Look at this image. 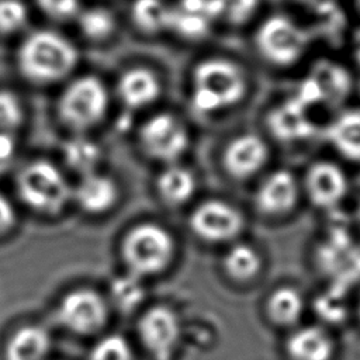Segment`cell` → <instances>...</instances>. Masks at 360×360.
Wrapping results in <instances>:
<instances>
[{
  "mask_svg": "<svg viewBox=\"0 0 360 360\" xmlns=\"http://www.w3.org/2000/svg\"><path fill=\"white\" fill-rule=\"evenodd\" d=\"M245 70L228 58L201 60L191 76V104L198 112L215 114L236 105L246 94Z\"/></svg>",
  "mask_w": 360,
  "mask_h": 360,
  "instance_id": "obj_1",
  "label": "cell"
},
{
  "mask_svg": "<svg viewBox=\"0 0 360 360\" xmlns=\"http://www.w3.org/2000/svg\"><path fill=\"white\" fill-rule=\"evenodd\" d=\"M77 58V49L66 37L51 30H39L21 42L17 65L27 80L49 84L70 75Z\"/></svg>",
  "mask_w": 360,
  "mask_h": 360,
  "instance_id": "obj_2",
  "label": "cell"
},
{
  "mask_svg": "<svg viewBox=\"0 0 360 360\" xmlns=\"http://www.w3.org/2000/svg\"><path fill=\"white\" fill-rule=\"evenodd\" d=\"M15 187L25 205L46 215L60 212L73 191L63 173L48 160L27 163L17 174Z\"/></svg>",
  "mask_w": 360,
  "mask_h": 360,
  "instance_id": "obj_3",
  "label": "cell"
},
{
  "mask_svg": "<svg viewBox=\"0 0 360 360\" xmlns=\"http://www.w3.org/2000/svg\"><path fill=\"white\" fill-rule=\"evenodd\" d=\"M173 253L172 235L158 224H139L122 240L124 262L129 273L138 277L162 271L170 263Z\"/></svg>",
  "mask_w": 360,
  "mask_h": 360,
  "instance_id": "obj_4",
  "label": "cell"
},
{
  "mask_svg": "<svg viewBox=\"0 0 360 360\" xmlns=\"http://www.w3.org/2000/svg\"><path fill=\"white\" fill-rule=\"evenodd\" d=\"M255 42L264 60L277 68H288L307 53L309 35L291 17L271 14L257 27Z\"/></svg>",
  "mask_w": 360,
  "mask_h": 360,
  "instance_id": "obj_5",
  "label": "cell"
},
{
  "mask_svg": "<svg viewBox=\"0 0 360 360\" xmlns=\"http://www.w3.org/2000/svg\"><path fill=\"white\" fill-rule=\"evenodd\" d=\"M108 108V90L96 76L75 79L63 90L58 101L62 122L73 131L83 132L97 125Z\"/></svg>",
  "mask_w": 360,
  "mask_h": 360,
  "instance_id": "obj_6",
  "label": "cell"
},
{
  "mask_svg": "<svg viewBox=\"0 0 360 360\" xmlns=\"http://www.w3.org/2000/svg\"><path fill=\"white\" fill-rule=\"evenodd\" d=\"M139 141L149 158L174 165L186 153L190 135L179 117L170 112H159L143 122L139 131Z\"/></svg>",
  "mask_w": 360,
  "mask_h": 360,
  "instance_id": "obj_7",
  "label": "cell"
},
{
  "mask_svg": "<svg viewBox=\"0 0 360 360\" xmlns=\"http://www.w3.org/2000/svg\"><path fill=\"white\" fill-rule=\"evenodd\" d=\"M301 181V191L319 210L339 205L349 193V179L343 167L329 159L312 162Z\"/></svg>",
  "mask_w": 360,
  "mask_h": 360,
  "instance_id": "obj_8",
  "label": "cell"
},
{
  "mask_svg": "<svg viewBox=\"0 0 360 360\" xmlns=\"http://www.w3.org/2000/svg\"><path fill=\"white\" fill-rule=\"evenodd\" d=\"M243 226L240 212L221 200L201 202L190 217L193 232L208 242H226L233 239Z\"/></svg>",
  "mask_w": 360,
  "mask_h": 360,
  "instance_id": "obj_9",
  "label": "cell"
},
{
  "mask_svg": "<svg viewBox=\"0 0 360 360\" xmlns=\"http://www.w3.org/2000/svg\"><path fill=\"white\" fill-rule=\"evenodd\" d=\"M301 194V181L295 174L278 169L260 181L255 194V205L266 217H285L297 208Z\"/></svg>",
  "mask_w": 360,
  "mask_h": 360,
  "instance_id": "obj_10",
  "label": "cell"
},
{
  "mask_svg": "<svg viewBox=\"0 0 360 360\" xmlns=\"http://www.w3.org/2000/svg\"><path fill=\"white\" fill-rule=\"evenodd\" d=\"M58 318L63 326L76 333H93L104 325L107 307L97 292L76 290L60 301Z\"/></svg>",
  "mask_w": 360,
  "mask_h": 360,
  "instance_id": "obj_11",
  "label": "cell"
},
{
  "mask_svg": "<svg viewBox=\"0 0 360 360\" xmlns=\"http://www.w3.org/2000/svg\"><path fill=\"white\" fill-rule=\"evenodd\" d=\"M219 18V0H177L172 4L169 30L195 41L205 37Z\"/></svg>",
  "mask_w": 360,
  "mask_h": 360,
  "instance_id": "obj_12",
  "label": "cell"
},
{
  "mask_svg": "<svg viewBox=\"0 0 360 360\" xmlns=\"http://www.w3.org/2000/svg\"><path fill=\"white\" fill-rule=\"evenodd\" d=\"M139 335L156 360H170L179 342V319L170 308L153 307L143 314Z\"/></svg>",
  "mask_w": 360,
  "mask_h": 360,
  "instance_id": "obj_13",
  "label": "cell"
},
{
  "mask_svg": "<svg viewBox=\"0 0 360 360\" xmlns=\"http://www.w3.org/2000/svg\"><path fill=\"white\" fill-rule=\"evenodd\" d=\"M269 160V146L256 134H242L235 136L222 153L225 172L236 179L245 180L259 173Z\"/></svg>",
  "mask_w": 360,
  "mask_h": 360,
  "instance_id": "obj_14",
  "label": "cell"
},
{
  "mask_svg": "<svg viewBox=\"0 0 360 360\" xmlns=\"http://www.w3.org/2000/svg\"><path fill=\"white\" fill-rule=\"evenodd\" d=\"M290 360H333L336 342L323 325L297 326L285 342Z\"/></svg>",
  "mask_w": 360,
  "mask_h": 360,
  "instance_id": "obj_15",
  "label": "cell"
},
{
  "mask_svg": "<svg viewBox=\"0 0 360 360\" xmlns=\"http://www.w3.org/2000/svg\"><path fill=\"white\" fill-rule=\"evenodd\" d=\"M325 138L336 155L360 165V107L338 111L325 127Z\"/></svg>",
  "mask_w": 360,
  "mask_h": 360,
  "instance_id": "obj_16",
  "label": "cell"
},
{
  "mask_svg": "<svg viewBox=\"0 0 360 360\" xmlns=\"http://www.w3.org/2000/svg\"><path fill=\"white\" fill-rule=\"evenodd\" d=\"M118 97L129 110H142L152 105L162 93L158 75L143 66L125 70L118 79Z\"/></svg>",
  "mask_w": 360,
  "mask_h": 360,
  "instance_id": "obj_17",
  "label": "cell"
},
{
  "mask_svg": "<svg viewBox=\"0 0 360 360\" xmlns=\"http://www.w3.org/2000/svg\"><path fill=\"white\" fill-rule=\"evenodd\" d=\"M118 197L120 188L115 180L98 172L82 176L72 191V198L89 214L107 212L115 205Z\"/></svg>",
  "mask_w": 360,
  "mask_h": 360,
  "instance_id": "obj_18",
  "label": "cell"
},
{
  "mask_svg": "<svg viewBox=\"0 0 360 360\" xmlns=\"http://www.w3.org/2000/svg\"><path fill=\"white\" fill-rule=\"evenodd\" d=\"M156 188L160 198L172 207L186 204L195 193L197 180L191 170L180 165H169L158 177Z\"/></svg>",
  "mask_w": 360,
  "mask_h": 360,
  "instance_id": "obj_19",
  "label": "cell"
},
{
  "mask_svg": "<svg viewBox=\"0 0 360 360\" xmlns=\"http://www.w3.org/2000/svg\"><path fill=\"white\" fill-rule=\"evenodd\" d=\"M51 339L39 326L18 329L6 345V360H42L49 350Z\"/></svg>",
  "mask_w": 360,
  "mask_h": 360,
  "instance_id": "obj_20",
  "label": "cell"
},
{
  "mask_svg": "<svg viewBox=\"0 0 360 360\" xmlns=\"http://www.w3.org/2000/svg\"><path fill=\"white\" fill-rule=\"evenodd\" d=\"M305 311L302 294L292 287L274 290L267 300V314L278 326H295Z\"/></svg>",
  "mask_w": 360,
  "mask_h": 360,
  "instance_id": "obj_21",
  "label": "cell"
},
{
  "mask_svg": "<svg viewBox=\"0 0 360 360\" xmlns=\"http://www.w3.org/2000/svg\"><path fill=\"white\" fill-rule=\"evenodd\" d=\"M65 163L82 176L97 172L101 160L100 145L86 135H73L63 145Z\"/></svg>",
  "mask_w": 360,
  "mask_h": 360,
  "instance_id": "obj_22",
  "label": "cell"
},
{
  "mask_svg": "<svg viewBox=\"0 0 360 360\" xmlns=\"http://www.w3.org/2000/svg\"><path fill=\"white\" fill-rule=\"evenodd\" d=\"M172 4L165 0H134L131 17L136 28L153 35L169 30Z\"/></svg>",
  "mask_w": 360,
  "mask_h": 360,
  "instance_id": "obj_23",
  "label": "cell"
},
{
  "mask_svg": "<svg viewBox=\"0 0 360 360\" xmlns=\"http://www.w3.org/2000/svg\"><path fill=\"white\" fill-rule=\"evenodd\" d=\"M82 34L90 41H104L112 35L117 22L112 13L104 7H89L77 14Z\"/></svg>",
  "mask_w": 360,
  "mask_h": 360,
  "instance_id": "obj_24",
  "label": "cell"
},
{
  "mask_svg": "<svg viewBox=\"0 0 360 360\" xmlns=\"http://www.w3.org/2000/svg\"><path fill=\"white\" fill-rule=\"evenodd\" d=\"M270 127L277 136L283 139H294L307 134L308 121L300 110V105H295V101H291L271 114Z\"/></svg>",
  "mask_w": 360,
  "mask_h": 360,
  "instance_id": "obj_25",
  "label": "cell"
},
{
  "mask_svg": "<svg viewBox=\"0 0 360 360\" xmlns=\"http://www.w3.org/2000/svg\"><path fill=\"white\" fill-rule=\"evenodd\" d=\"M225 269L236 280H249L262 267L259 253L249 245H236L225 256Z\"/></svg>",
  "mask_w": 360,
  "mask_h": 360,
  "instance_id": "obj_26",
  "label": "cell"
},
{
  "mask_svg": "<svg viewBox=\"0 0 360 360\" xmlns=\"http://www.w3.org/2000/svg\"><path fill=\"white\" fill-rule=\"evenodd\" d=\"M139 278L141 277L129 273L112 281L111 298L118 308L124 311H131L138 307V304H141L145 297V290Z\"/></svg>",
  "mask_w": 360,
  "mask_h": 360,
  "instance_id": "obj_27",
  "label": "cell"
},
{
  "mask_svg": "<svg viewBox=\"0 0 360 360\" xmlns=\"http://www.w3.org/2000/svg\"><path fill=\"white\" fill-rule=\"evenodd\" d=\"M24 108L20 98L8 90H0V134H15L22 125Z\"/></svg>",
  "mask_w": 360,
  "mask_h": 360,
  "instance_id": "obj_28",
  "label": "cell"
},
{
  "mask_svg": "<svg viewBox=\"0 0 360 360\" xmlns=\"http://www.w3.org/2000/svg\"><path fill=\"white\" fill-rule=\"evenodd\" d=\"M28 21V8L21 0H0V34L21 31Z\"/></svg>",
  "mask_w": 360,
  "mask_h": 360,
  "instance_id": "obj_29",
  "label": "cell"
},
{
  "mask_svg": "<svg viewBox=\"0 0 360 360\" xmlns=\"http://www.w3.org/2000/svg\"><path fill=\"white\" fill-rule=\"evenodd\" d=\"M90 360H132V350L122 336L110 335L97 342Z\"/></svg>",
  "mask_w": 360,
  "mask_h": 360,
  "instance_id": "obj_30",
  "label": "cell"
},
{
  "mask_svg": "<svg viewBox=\"0 0 360 360\" xmlns=\"http://www.w3.org/2000/svg\"><path fill=\"white\" fill-rule=\"evenodd\" d=\"M221 18L231 24H245L259 7V0H219Z\"/></svg>",
  "mask_w": 360,
  "mask_h": 360,
  "instance_id": "obj_31",
  "label": "cell"
},
{
  "mask_svg": "<svg viewBox=\"0 0 360 360\" xmlns=\"http://www.w3.org/2000/svg\"><path fill=\"white\" fill-rule=\"evenodd\" d=\"M38 7L51 18L68 20L79 14L80 0H35Z\"/></svg>",
  "mask_w": 360,
  "mask_h": 360,
  "instance_id": "obj_32",
  "label": "cell"
},
{
  "mask_svg": "<svg viewBox=\"0 0 360 360\" xmlns=\"http://www.w3.org/2000/svg\"><path fill=\"white\" fill-rule=\"evenodd\" d=\"M15 210L11 201L0 193V235L10 231L15 224Z\"/></svg>",
  "mask_w": 360,
  "mask_h": 360,
  "instance_id": "obj_33",
  "label": "cell"
},
{
  "mask_svg": "<svg viewBox=\"0 0 360 360\" xmlns=\"http://www.w3.org/2000/svg\"><path fill=\"white\" fill-rule=\"evenodd\" d=\"M17 150L15 134H0V163L10 160Z\"/></svg>",
  "mask_w": 360,
  "mask_h": 360,
  "instance_id": "obj_34",
  "label": "cell"
},
{
  "mask_svg": "<svg viewBox=\"0 0 360 360\" xmlns=\"http://www.w3.org/2000/svg\"><path fill=\"white\" fill-rule=\"evenodd\" d=\"M356 311H357V318H359V321H360V300H359V304H357Z\"/></svg>",
  "mask_w": 360,
  "mask_h": 360,
  "instance_id": "obj_35",
  "label": "cell"
}]
</instances>
